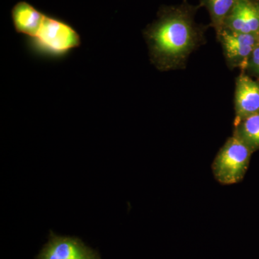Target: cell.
<instances>
[{
    "label": "cell",
    "mask_w": 259,
    "mask_h": 259,
    "mask_svg": "<svg viewBox=\"0 0 259 259\" xmlns=\"http://www.w3.org/2000/svg\"><path fill=\"white\" fill-rule=\"evenodd\" d=\"M200 5L187 0L180 5L162 6L157 18L144 30L150 60L161 71L184 69L191 54L206 42L209 25L196 22Z\"/></svg>",
    "instance_id": "6da1fadb"
},
{
    "label": "cell",
    "mask_w": 259,
    "mask_h": 259,
    "mask_svg": "<svg viewBox=\"0 0 259 259\" xmlns=\"http://www.w3.org/2000/svg\"><path fill=\"white\" fill-rule=\"evenodd\" d=\"M80 44L79 35L72 27L47 15L36 35L28 38V45L32 51L49 57L66 55Z\"/></svg>",
    "instance_id": "7a4b0ae2"
},
{
    "label": "cell",
    "mask_w": 259,
    "mask_h": 259,
    "mask_svg": "<svg viewBox=\"0 0 259 259\" xmlns=\"http://www.w3.org/2000/svg\"><path fill=\"white\" fill-rule=\"evenodd\" d=\"M252 151L233 135L221 148L212 163L214 178L223 185L238 183L244 177Z\"/></svg>",
    "instance_id": "3957f363"
},
{
    "label": "cell",
    "mask_w": 259,
    "mask_h": 259,
    "mask_svg": "<svg viewBox=\"0 0 259 259\" xmlns=\"http://www.w3.org/2000/svg\"><path fill=\"white\" fill-rule=\"evenodd\" d=\"M222 47L227 66L245 72L250 56L259 45V34H247L223 28L216 34Z\"/></svg>",
    "instance_id": "277c9868"
},
{
    "label": "cell",
    "mask_w": 259,
    "mask_h": 259,
    "mask_svg": "<svg viewBox=\"0 0 259 259\" xmlns=\"http://www.w3.org/2000/svg\"><path fill=\"white\" fill-rule=\"evenodd\" d=\"M35 259H101V257L79 238L58 236L51 231L49 241Z\"/></svg>",
    "instance_id": "5b68a950"
},
{
    "label": "cell",
    "mask_w": 259,
    "mask_h": 259,
    "mask_svg": "<svg viewBox=\"0 0 259 259\" xmlns=\"http://www.w3.org/2000/svg\"><path fill=\"white\" fill-rule=\"evenodd\" d=\"M234 105V126L247 117L259 113V81L253 80L243 71L236 79Z\"/></svg>",
    "instance_id": "8992f818"
},
{
    "label": "cell",
    "mask_w": 259,
    "mask_h": 259,
    "mask_svg": "<svg viewBox=\"0 0 259 259\" xmlns=\"http://www.w3.org/2000/svg\"><path fill=\"white\" fill-rule=\"evenodd\" d=\"M223 28L242 33L259 34V2L238 0Z\"/></svg>",
    "instance_id": "52a82bcc"
},
{
    "label": "cell",
    "mask_w": 259,
    "mask_h": 259,
    "mask_svg": "<svg viewBox=\"0 0 259 259\" xmlns=\"http://www.w3.org/2000/svg\"><path fill=\"white\" fill-rule=\"evenodd\" d=\"M46 15L26 2L17 3L12 10V18L16 31L29 37L35 36Z\"/></svg>",
    "instance_id": "ba28073f"
},
{
    "label": "cell",
    "mask_w": 259,
    "mask_h": 259,
    "mask_svg": "<svg viewBox=\"0 0 259 259\" xmlns=\"http://www.w3.org/2000/svg\"><path fill=\"white\" fill-rule=\"evenodd\" d=\"M238 0H199L201 8H204L208 12L210 23L215 30L216 34L219 33L224 27L225 21L232 10L236 6Z\"/></svg>",
    "instance_id": "9c48e42d"
},
{
    "label": "cell",
    "mask_w": 259,
    "mask_h": 259,
    "mask_svg": "<svg viewBox=\"0 0 259 259\" xmlns=\"http://www.w3.org/2000/svg\"><path fill=\"white\" fill-rule=\"evenodd\" d=\"M233 135L241 140L252 152L259 149V113L247 117L234 126Z\"/></svg>",
    "instance_id": "30bf717a"
},
{
    "label": "cell",
    "mask_w": 259,
    "mask_h": 259,
    "mask_svg": "<svg viewBox=\"0 0 259 259\" xmlns=\"http://www.w3.org/2000/svg\"><path fill=\"white\" fill-rule=\"evenodd\" d=\"M245 72L259 79V45L250 56Z\"/></svg>",
    "instance_id": "8fae6325"
},
{
    "label": "cell",
    "mask_w": 259,
    "mask_h": 259,
    "mask_svg": "<svg viewBox=\"0 0 259 259\" xmlns=\"http://www.w3.org/2000/svg\"><path fill=\"white\" fill-rule=\"evenodd\" d=\"M255 1H258V2H259V0H255Z\"/></svg>",
    "instance_id": "7c38bea8"
}]
</instances>
